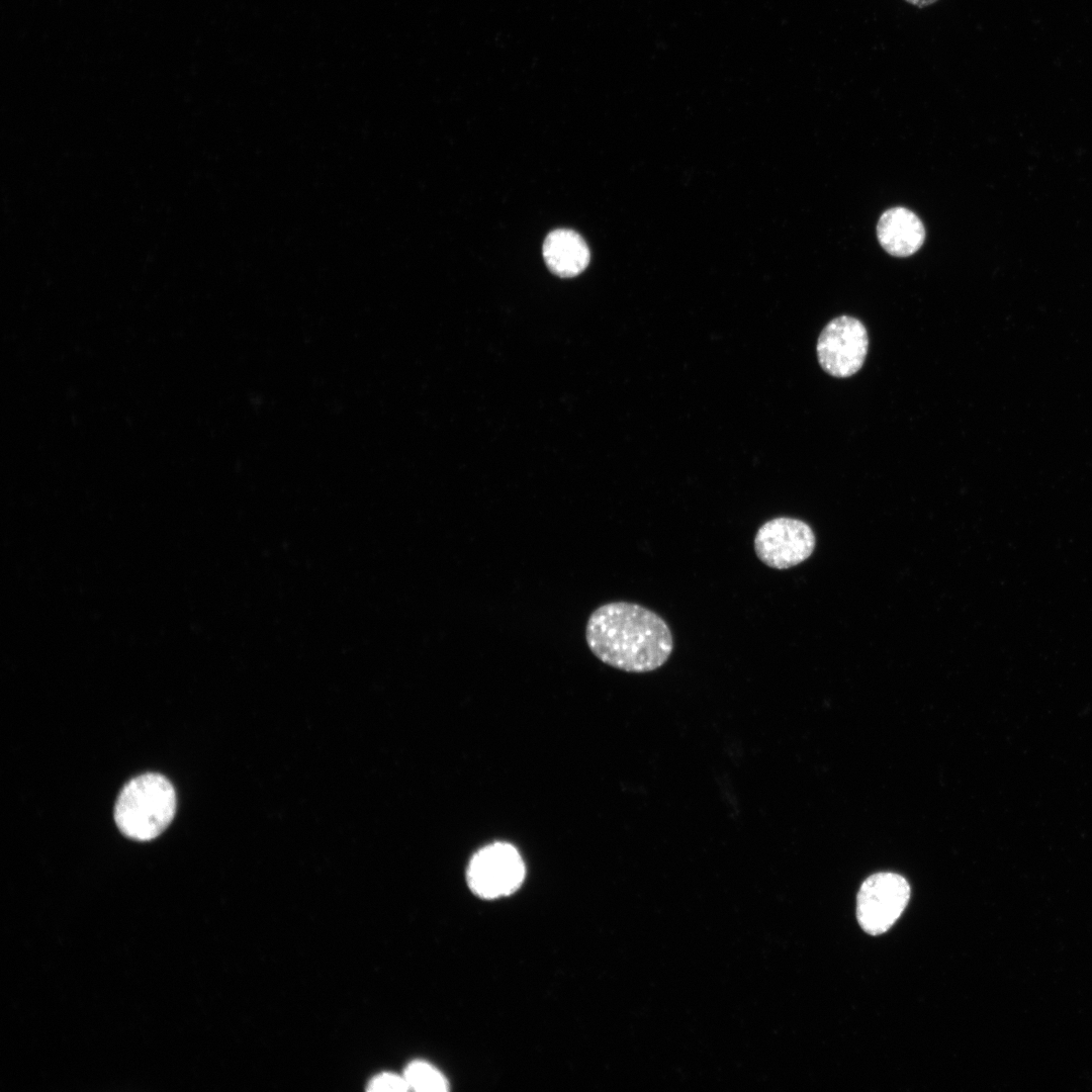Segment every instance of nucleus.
<instances>
[{
  "mask_svg": "<svg viewBox=\"0 0 1092 1092\" xmlns=\"http://www.w3.org/2000/svg\"><path fill=\"white\" fill-rule=\"evenodd\" d=\"M404 1078L410 1088L416 1091L443 1092L448 1090V1082L445 1077L426 1062H412L404 1071Z\"/></svg>",
  "mask_w": 1092,
  "mask_h": 1092,
  "instance_id": "obj_9",
  "label": "nucleus"
},
{
  "mask_svg": "<svg viewBox=\"0 0 1092 1092\" xmlns=\"http://www.w3.org/2000/svg\"><path fill=\"white\" fill-rule=\"evenodd\" d=\"M907 3L917 6L919 8L926 7L934 4L938 0H905Z\"/></svg>",
  "mask_w": 1092,
  "mask_h": 1092,
  "instance_id": "obj_11",
  "label": "nucleus"
},
{
  "mask_svg": "<svg viewBox=\"0 0 1092 1092\" xmlns=\"http://www.w3.org/2000/svg\"><path fill=\"white\" fill-rule=\"evenodd\" d=\"M868 348L869 337L863 324L853 316L840 315L822 330L817 342V356L825 372L846 378L862 367Z\"/></svg>",
  "mask_w": 1092,
  "mask_h": 1092,
  "instance_id": "obj_6",
  "label": "nucleus"
},
{
  "mask_svg": "<svg viewBox=\"0 0 1092 1092\" xmlns=\"http://www.w3.org/2000/svg\"><path fill=\"white\" fill-rule=\"evenodd\" d=\"M585 640L602 662L627 672L653 671L673 650L667 623L655 612L629 602L598 607L588 617Z\"/></svg>",
  "mask_w": 1092,
  "mask_h": 1092,
  "instance_id": "obj_1",
  "label": "nucleus"
},
{
  "mask_svg": "<svg viewBox=\"0 0 1092 1092\" xmlns=\"http://www.w3.org/2000/svg\"><path fill=\"white\" fill-rule=\"evenodd\" d=\"M543 257L549 270L560 277H573L589 263V249L574 231L559 229L551 232L543 244Z\"/></svg>",
  "mask_w": 1092,
  "mask_h": 1092,
  "instance_id": "obj_8",
  "label": "nucleus"
},
{
  "mask_svg": "<svg viewBox=\"0 0 1092 1092\" xmlns=\"http://www.w3.org/2000/svg\"><path fill=\"white\" fill-rule=\"evenodd\" d=\"M176 811V794L162 775L145 774L130 780L120 791L114 820L127 837L148 841L160 835Z\"/></svg>",
  "mask_w": 1092,
  "mask_h": 1092,
  "instance_id": "obj_2",
  "label": "nucleus"
},
{
  "mask_svg": "<svg viewBox=\"0 0 1092 1092\" xmlns=\"http://www.w3.org/2000/svg\"><path fill=\"white\" fill-rule=\"evenodd\" d=\"M525 863L515 846L494 842L476 851L467 867L470 890L483 899H495L517 891L525 879Z\"/></svg>",
  "mask_w": 1092,
  "mask_h": 1092,
  "instance_id": "obj_3",
  "label": "nucleus"
},
{
  "mask_svg": "<svg viewBox=\"0 0 1092 1092\" xmlns=\"http://www.w3.org/2000/svg\"><path fill=\"white\" fill-rule=\"evenodd\" d=\"M910 898V886L902 876L878 873L860 886L856 917L862 930L871 935L886 932L900 917Z\"/></svg>",
  "mask_w": 1092,
  "mask_h": 1092,
  "instance_id": "obj_4",
  "label": "nucleus"
},
{
  "mask_svg": "<svg viewBox=\"0 0 1092 1092\" xmlns=\"http://www.w3.org/2000/svg\"><path fill=\"white\" fill-rule=\"evenodd\" d=\"M816 539L804 521L778 517L762 524L754 537V551L766 566L787 569L805 561L813 553Z\"/></svg>",
  "mask_w": 1092,
  "mask_h": 1092,
  "instance_id": "obj_5",
  "label": "nucleus"
},
{
  "mask_svg": "<svg viewBox=\"0 0 1092 1092\" xmlns=\"http://www.w3.org/2000/svg\"><path fill=\"white\" fill-rule=\"evenodd\" d=\"M877 236L881 246L890 255L908 257L920 249L925 239V230L920 218L905 207H893L886 210L877 225Z\"/></svg>",
  "mask_w": 1092,
  "mask_h": 1092,
  "instance_id": "obj_7",
  "label": "nucleus"
},
{
  "mask_svg": "<svg viewBox=\"0 0 1092 1092\" xmlns=\"http://www.w3.org/2000/svg\"><path fill=\"white\" fill-rule=\"evenodd\" d=\"M410 1089L404 1076L400 1077L390 1073L378 1075L368 1085L369 1091H407Z\"/></svg>",
  "mask_w": 1092,
  "mask_h": 1092,
  "instance_id": "obj_10",
  "label": "nucleus"
}]
</instances>
